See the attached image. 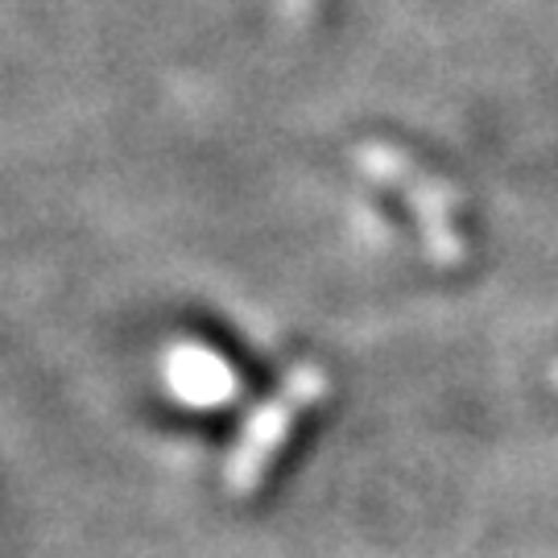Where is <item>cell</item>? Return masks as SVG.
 Wrapping results in <instances>:
<instances>
[{
    "instance_id": "obj_1",
    "label": "cell",
    "mask_w": 558,
    "mask_h": 558,
    "mask_svg": "<svg viewBox=\"0 0 558 558\" xmlns=\"http://www.w3.org/2000/svg\"><path fill=\"white\" fill-rule=\"evenodd\" d=\"M327 393V373L319 364H294L286 380L274 389V398H265L244 418L240 439L232 442V451L223 459V488L232 497H253L260 488V480L269 476L274 459L281 456V447L294 435V422L319 405V398Z\"/></svg>"
},
{
    "instance_id": "obj_2",
    "label": "cell",
    "mask_w": 558,
    "mask_h": 558,
    "mask_svg": "<svg viewBox=\"0 0 558 558\" xmlns=\"http://www.w3.org/2000/svg\"><path fill=\"white\" fill-rule=\"evenodd\" d=\"M356 161L368 179H377L380 186H389L393 195L405 199V207H410V211H414V220H418L426 257L447 265V269L468 257V244H463L459 223H456L459 199L447 182L435 179V174H426L418 161L405 158L401 149L385 145V141H368V145H360Z\"/></svg>"
},
{
    "instance_id": "obj_3",
    "label": "cell",
    "mask_w": 558,
    "mask_h": 558,
    "mask_svg": "<svg viewBox=\"0 0 558 558\" xmlns=\"http://www.w3.org/2000/svg\"><path fill=\"white\" fill-rule=\"evenodd\" d=\"M166 380L174 385L182 401H195V405H223L240 389L236 373L199 343H182L166 356Z\"/></svg>"
},
{
    "instance_id": "obj_4",
    "label": "cell",
    "mask_w": 558,
    "mask_h": 558,
    "mask_svg": "<svg viewBox=\"0 0 558 558\" xmlns=\"http://www.w3.org/2000/svg\"><path fill=\"white\" fill-rule=\"evenodd\" d=\"M550 385H555V389H558V364H555V368H550Z\"/></svg>"
}]
</instances>
